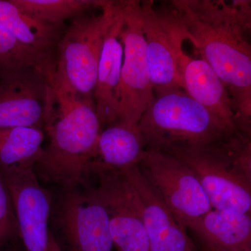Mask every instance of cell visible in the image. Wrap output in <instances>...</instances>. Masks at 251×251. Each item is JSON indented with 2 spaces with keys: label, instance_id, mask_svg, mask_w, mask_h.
Here are the masks:
<instances>
[{
  "label": "cell",
  "instance_id": "cell-1",
  "mask_svg": "<svg viewBox=\"0 0 251 251\" xmlns=\"http://www.w3.org/2000/svg\"><path fill=\"white\" fill-rule=\"evenodd\" d=\"M184 25L186 40L212 68L228 91L241 129L251 131V1H171Z\"/></svg>",
  "mask_w": 251,
  "mask_h": 251
},
{
  "label": "cell",
  "instance_id": "cell-2",
  "mask_svg": "<svg viewBox=\"0 0 251 251\" xmlns=\"http://www.w3.org/2000/svg\"><path fill=\"white\" fill-rule=\"evenodd\" d=\"M45 122L47 146L34 166L36 174L61 188L79 186L89 176L102 130L93 99L72 93L49 76Z\"/></svg>",
  "mask_w": 251,
  "mask_h": 251
},
{
  "label": "cell",
  "instance_id": "cell-3",
  "mask_svg": "<svg viewBox=\"0 0 251 251\" xmlns=\"http://www.w3.org/2000/svg\"><path fill=\"white\" fill-rule=\"evenodd\" d=\"M163 153L192 170L213 209L251 214V133L239 132L214 145L172 148Z\"/></svg>",
  "mask_w": 251,
  "mask_h": 251
},
{
  "label": "cell",
  "instance_id": "cell-4",
  "mask_svg": "<svg viewBox=\"0 0 251 251\" xmlns=\"http://www.w3.org/2000/svg\"><path fill=\"white\" fill-rule=\"evenodd\" d=\"M138 127L145 150L161 152L214 145L242 131L229 128L181 89L155 93Z\"/></svg>",
  "mask_w": 251,
  "mask_h": 251
},
{
  "label": "cell",
  "instance_id": "cell-5",
  "mask_svg": "<svg viewBox=\"0 0 251 251\" xmlns=\"http://www.w3.org/2000/svg\"><path fill=\"white\" fill-rule=\"evenodd\" d=\"M118 1H105L91 14L72 19L62 33L51 70L52 80L66 90L93 99L97 70L105 36L115 19Z\"/></svg>",
  "mask_w": 251,
  "mask_h": 251
},
{
  "label": "cell",
  "instance_id": "cell-6",
  "mask_svg": "<svg viewBox=\"0 0 251 251\" xmlns=\"http://www.w3.org/2000/svg\"><path fill=\"white\" fill-rule=\"evenodd\" d=\"M62 188L52 198L50 227L69 251H112L106 208L92 187Z\"/></svg>",
  "mask_w": 251,
  "mask_h": 251
},
{
  "label": "cell",
  "instance_id": "cell-7",
  "mask_svg": "<svg viewBox=\"0 0 251 251\" xmlns=\"http://www.w3.org/2000/svg\"><path fill=\"white\" fill-rule=\"evenodd\" d=\"M120 38L123 62L118 91L117 122L138 125L154 98V92L142 28L139 1H120Z\"/></svg>",
  "mask_w": 251,
  "mask_h": 251
},
{
  "label": "cell",
  "instance_id": "cell-8",
  "mask_svg": "<svg viewBox=\"0 0 251 251\" xmlns=\"http://www.w3.org/2000/svg\"><path fill=\"white\" fill-rule=\"evenodd\" d=\"M138 167L153 191L186 228L213 209L196 174L179 158L145 150Z\"/></svg>",
  "mask_w": 251,
  "mask_h": 251
},
{
  "label": "cell",
  "instance_id": "cell-9",
  "mask_svg": "<svg viewBox=\"0 0 251 251\" xmlns=\"http://www.w3.org/2000/svg\"><path fill=\"white\" fill-rule=\"evenodd\" d=\"M139 11L153 92L182 90L179 64L186 34L179 15L150 0L139 1Z\"/></svg>",
  "mask_w": 251,
  "mask_h": 251
},
{
  "label": "cell",
  "instance_id": "cell-10",
  "mask_svg": "<svg viewBox=\"0 0 251 251\" xmlns=\"http://www.w3.org/2000/svg\"><path fill=\"white\" fill-rule=\"evenodd\" d=\"M9 188L18 237L26 251H62L50 228L52 196L39 184L34 168L0 171Z\"/></svg>",
  "mask_w": 251,
  "mask_h": 251
},
{
  "label": "cell",
  "instance_id": "cell-11",
  "mask_svg": "<svg viewBox=\"0 0 251 251\" xmlns=\"http://www.w3.org/2000/svg\"><path fill=\"white\" fill-rule=\"evenodd\" d=\"M91 175L98 179V185L92 188L108 211L110 234L117 251H150L139 203L123 171L92 166Z\"/></svg>",
  "mask_w": 251,
  "mask_h": 251
},
{
  "label": "cell",
  "instance_id": "cell-12",
  "mask_svg": "<svg viewBox=\"0 0 251 251\" xmlns=\"http://www.w3.org/2000/svg\"><path fill=\"white\" fill-rule=\"evenodd\" d=\"M49 69H22L0 75V128H44Z\"/></svg>",
  "mask_w": 251,
  "mask_h": 251
},
{
  "label": "cell",
  "instance_id": "cell-13",
  "mask_svg": "<svg viewBox=\"0 0 251 251\" xmlns=\"http://www.w3.org/2000/svg\"><path fill=\"white\" fill-rule=\"evenodd\" d=\"M122 171L136 195L150 251H199L186 233V227L148 184L138 165Z\"/></svg>",
  "mask_w": 251,
  "mask_h": 251
},
{
  "label": "cell",
  "instance_id": "cell-14",
  "mask_svg": "<svg viewBox=\"0 0 251 251\" xmlns=\"http://www.w3.org/2000/svg\"><path fill=\"white\" fill-rule=\"evenodd\" d=\"M179 64L182 90L229 128L242 130L228 91L209 64L183 50Z\"/></svg>",
  "mask_w": 251,
  "mask_h": 251
},
{
  "label": "cell",
  "instance_id": "cell-15",
  "mask_svg": "<svg viewBox=\"0 0 251 251\" xmlns=\"http://www.w3.org/2000/svg\"><path fill=\"white\" fill-rule=\"evenodd\" d=\"M121 23V2L118 1L116 16L109 27L100 52L94 92L96 112L101 126H108L117 122L124 54L120 38Z\"/></svg>",
  "mask_w": 251,
  "mask_h": 251
},
{
  "label": "cell",
  "instance_id": "cell-16",
  "mask_svg": "<svg viewBox=\"0 0 251 251\" xmlns=\"http://www.w3.org/2000/svg\"><path fill=\"white\" fill-rule=\"evenodd\" d=\"M205 251H240L251 249V214L211 209L188 225Z\"/></svg>",
  "mask_w": 251,
  "mask_h": 251
},
{
  "label": "cell",
  "instance_id": "cell-17",
  "mask_svg": "<svg viewBox=\"0 0 251 251\" xmlns=\"http://www.w3.org/2000/svg\"><path fill=\"white\" fill-rule=\"evenodd\" d=\"M145 151L138 124L130 125L115 122L100 131L95 156L90 167L125 169L139 164Z\"/></svg>",
  "mask_w": 251,
  "mask_h": 251
},
{
  "label": "cell",
  "instance_id": "cell-18",
  "mask_svg": "<svg viewBox=\"0 0 251 251\" xmlns=\"http://www.w3.org/2000/svg\"><path fill=\"white\" fill-rule=\"evenodd\" d=\"M0 26L23 45L52 57L62 31L23 12L11 1L0 0Z\"/></svg>",
  "mask_w": 251,
  "mask_h": 251
},
{
  "label": "cell",
  "instance_id": "cell-19",
  "mask_svg": "<svg viewBox=\"0 0 251 251\" xmlns=\"http://www.w3.org/2000/svg\"><path fill=\"white\" fill-rule=\"evenodd\" d=\"M44 140L41 128H0V171L34 168L42 152Z\"/></svg>",
  "mask_w": 251,
  "mask_h": 251
},
{
  "label": "cell",
  "instance_id": "cell-20",
  "mask_svg": "<svg viewBox=\"0 0 251 251\" xmlns=\"http://www.w3.org/2000/svg\"><path fill=\"white\" fill-rule=\"evenodd\" d=\"M23 12L44 22L62 26L66 20L74 19L98 8L103 0H11Z\"/></svg>",
  "mask_w": 251,
  "mask_h": 251
},
{
  "label": "cell",
  "instance_id": "cell-21",
  "mask_svg": "<svg viewBox=\"0 0 251 251\" xmlns=\"http://www.w3.org/2000/svg\"><path fill=\"white\" fill-rule=\"evenodd\" d=\"M51 56L23 45L0 26V75L22 69H48L53 64Z\"/></svg>",
  "mask_w": 251,
  "mask_h": 251
},
{
  "label": "cell",
  "instance_id": "cell-22",
  "mask_svg": "<svg viewBox=\"0 0 251 251\" xmlns=\"http://www.w3.org/2000/svg\"><path fill=\"white\" fill-rule=\"evenodd\" d=\"M18 236L17 221L9 188L0 173V247Z\"/></svg>",
  "mask_w": 251,
  "mask_h": 251
},
{
  "label": "cell",
  "instance_id": "cell-23",
  "mask_svg": "<svg viewBox=\"0 0 251 251\" xmlns=\"http://www.w3.org/2000/svg\"><path fill=\"white\" fill-rule=\"evenodd\" d=\"M240 251H251V249H245V250Z\"/></svg>",
  "mask_w": 251,
  "mask_h": 251
}]
</instances>
